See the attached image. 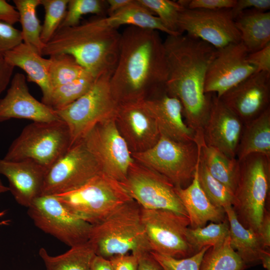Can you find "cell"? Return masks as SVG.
<instances>
[{
    "mask_svg": "<svg viewBox=\"0 0 270 270\" xmlns=\"http://www.w3.org/2000/svg\"><path fill=\"white\" fill-rule=\"evenodd\" d=\"M167 76L166 92L177 98L186 124L194 132L198 146L204 144L203 130L208 118L212 94H206L207 70L216 49L187 34L168 35L164 42Z\"/></svg>",
    "mask_w": 270,
    "mask_h": 270,
    "instance_id": "cell-1",
    "label": "cell"
},
{
    "mask_svg": "<svg viewBox=\"0 0 270 270\" xmlns=\"http://www.w3.org/2000/svg\"><path fill=\"white\" fill-rule=\"evenodd\" d=\"M167 76L165 48L158 31L128 26L120 34L118 62L110 80L118 102L146 98L164 87Z\"/></svg>",
    "mask_w": 270,
    "mask_h": 270,
    "instance_id": "cell-2",
    "label": "cell"
},
{
    "mask_svg": "<svg viewBox=\"0 0 270 270\" xmlns=\"http://www.w3.org/2000/svg\"><path fill=\"white\" fill-rule=\"evenodd\" d=\"M120 34L106 27L100 16L70 27L59 28L44 44L42 56H72L87 72L96 78L113 72L120 50Z\"/></svg>",
    "mask_w": 270,
    "mask_h": 270,
    "instance_id": "cell-3",
    "label": "cell"
},
{
    "mask_svg": "<svg viewBox=\"0 0 270 270\" xmlns=\"http://www.w3.org/2000/svg\"><path fill=\"white\" fill-rule=\"evenodd\" d=\"M88 241L96 255L106 258L129 252L139 256L150 252L142 220L141 207L133 200L92 224Z\"/></svg>",
    "mask_w": 270,
    "mask_h": 270,
    "instance_id": "cell-4",
    "label": "cell"
},
{
    "mask_svg": "<svg viewBox=\"0 0 270 270\" xmlns=\"http://www.w3.org/2000/svg\"><path fill=\"white\" fill-rule=\"evenodd\" d=\"M239 162V174L232 207L240 223L258 233L269 192L270 158L252 154Z\"/></svg>",
    "mask_w": 270,
    "mask_h": 270,
    "instance_id": "cell-5",
    "label": "cell"
},
{
    "mask_svg": "<svg viewBox=\"0 0 270 270\" xmlns=\"http://www.w3.org/2000/svg\"><path fill=\"white\" fill-rule=\"evenodd\" d=\"M70 142L68 128L62 120L32 122L12 142L4 158L31 160L48 170L66 152Z\"/></svg>",
    "mask_w": 270,
    "mask_h": 270,
    "instance_id": "cell-6",
    "label": "cell"
},
{
    "mask_svg": "<svg viewBox=\"0 0 270 270\" xmlns=\"http://www.w3.org/2000/svg\"><path fill=\"white\" fill-rule=\"evenodd\" d=\"M112 72L99 75L84 94L66 108L56 110L68 128L70 146L82 140L98 124L114 118L118 103L110 86Z\"/></svg>",
    "mask_w": 270,
    "mask_h": 270,
    "instance_id": "cell-7",
    "label": "cell"
},
{
    "mask_svg": "<svg viewBox=\"0 0 270 270\" xmlns=\"http://www.w3.org/2000/svg\"><path fill=\"white\" fill-rule=\"evenodd\" d=\"M200 152L194 142H178L160 134L151 148L131 154L134 160L164 176L175 186L186 188L194 178Z\"/></svg>",
    "mask_w": 270,
    "mask_h": 270,
    "instance_id": "cell-8",
    "label": "cell"
},
{
    "mask_svg": "<svg viewBox=\"0 0 270 270\" xmlns=\"http://www.w3.org/2000/svg\"><path fill=\"white\" fill-rule=\"evenodd\" d=\"M54 196L71 212L91 224L132 200L118 181L102 172L76 190Z\"/></svg>",
    "mask_w": 270,
    "mask_h": 270,
    "instance_id": "cell-9",
    "label": "cell"
},
{
    "mask_svg": "<svg viewBox=\"0 0 270 270\" xmlns=\"http://www.w3.org/2000/svg\"><path fill=\"white\" fill-rule=\"evenodd\" d=\"M34 225L70 247L89 240L92 224L71 212L56 196L37 198L28 208Z\"/></svg>",
    "mask_w": 270,
    "mask_h": 270,
    "instance_id": "cell-10",
    "label": "cell"
},
{
    "mask_svg": "<svg viewBox=\"0 0 270 270\" xmlns=\"http://www.w3.org/2000/svg\"><path fill=\"white\" fill-rule=\"evenodd\" d=\"M119 182L142 208L168 210L188 217L174 185L164 176L134 160L125 179Z\"/></svg>",
    "mask_w": 270,
    "mask_h": 270,
    "instance_id": "cell-11",
    "label": "cell"
},
{
    "mask_svg": "<svg viewBox=\"0 0 270 270\" xmlns=\"http://www.w3.org/2000/svg\"><path fill=\"white\" fill-rule=\"evenodd\" d=\"M141 216L150 252L178 259L196 253L186 237L188 217L171 210L142 208Z\"/></svg>",
    "mask_w": 270,
    "mask_h": 270,
    "instance_id": "cell-12",
    "label": "cell"
},
{
    "mask_svg": "<svg viewBox=\"0 0 270 270\" xmlns=\"http://www.w3.org/2000/svg\"><path fill=\"white\" fill-rule=\"evenodd\" d=\"M82 140L70 146L46 172L41 196L57 195L76 190L102 173Z\"/></svg>",
    "mask_w": 270,
    "mask_h": 270,
    "instance_id": "cell-13",
    "label": "cell"
},
{
    "mask_svg": "<svg viewBox=\"0 0 270 270\" xmlns=\"http://www.w3.org/2000/svg\"><path fill=\"white\" fill-rule=\"evenodd\" d=\"M82 140L103 174L118 182L125 179L134 160L114 118L96 124Z\"/></svg>",
    "mask_w": 270,
    "mask_h": 270,
    "instance_id": "cell-14",
    "label": "cell"
},
{
    "mask_svg": "<svg viewBox=\"0 0 270 270\" xmlns=\"http://www.w3.org/2000/svg\"><path fill=\"white\" fill-rule=\"evenodd\" d=\"M179 32L200 39L216 50L241 42L231 9L184 8L178 20Z\"/></svg>",
    "mask_w": 270,
    "mask_h": 270,
    "instance_id": "cell-15",
    "label": "cell"
},
{
    "mask_svg": "<svg viewBox=\"0 0 270 270\" xmlns=\"http://www.w3.org/2000/svg\"><path fill=\"white\" fill-rule=\"evenodd\" d=\"M144 100H130L118 102L114 116L116 128L131 153L148 150L160 137L156 120Z\"/></svg>",
    "mask_w": 270,
    "mask_h": 270,
    "instance_id": "cell-16",
    "label": "cell"
},
{
    "mask_svg": "<svg viewBox=\"0 0 270 270\" xmlns=\"http://www.w3.org/2000/svg\"><path fill=\"white\" fill-rule=\"evenodd\" d=\"M249 52L240 42L216 50L207 70L206 94L220 98L226 91L257 72L248 60Z\"/></svg>",
    "mask_w": 270,
    "mask_h": 270,
    "instance_id": "cell-17",
    "label": "cell"
},
{
    "mask_svg": "<svg viewBox=\"0 0 270 270\" xmlns=\"http://www.w3.org/2000/svg\"><path fill=\"white\" fill-rule=\"evenodd\" d=\"M244 125L270 108V72H256L220 98Z\"/></svg>",
    "mask_w": 270,
    "mask_h": 270,
    "instance_id": "cell-18",
    "label": "cell"
},
{
    "mask_svg": "<svg viewBox=\"0 0 270 270\" xmlns=\"http://www.w3.org/2000/svg\"><path fill=\"white\" fill-rule=\"evenodd\" d=\"M244 124L212 94L210 114L203 130L204 144L236 158Z\"/></svg>",
    "mask_w": 270,
    "mask_h": 270,
    "instance_id": "cell-19",
    "label": "cell"
},
{
    "mask_svg": "<svg viewBox=\"0 0 270 270\" xmlns=\"http://www.w3.org/2000/svg\"><path fill=\"white\" fill-rule=\"evenodd\" d=\"M12 118L32 122H50L61 120L56 110L38 100L30 92L26 78L16 73L5 96L0 99V122Z\"/></svg>",
    "mask_w": 270,
    "mask_h": 270,
    "instance_id": "cell-20",
    "label": "cell"
},
{
    "mask_svg": "<svg viewBox=\"0 0 270 270\" xmlns=\"http://www.w3.org/2000/svg\"><path fill=\"white\" fill-rule=\"evenodd\" d=\"M47 170L31 160L0 158V174L7 178L9 191L17 203L27 208L41 196Z\"/></svg>",
    "mask_w": 270,
    "mask_h": 270,
    "instance_id": "cell-21",
    "label": "cell"
},
{
    "mask_svg": "<svg viewBox=\"0 0 270 270\" xmlns=\"http://www.w3.org/2000/svg\"><path fill=\"white\" fill-rule=\"evenodd\" d=\"M144 102L156 120L160 134L178 142H196L194 134L183 120L180 102L170 95L164 87L145 98Z\"/></svg>",
    "mask_w": 270,
    "mask_h": 270,
    "instance_id": "cell-22",
    "label": "cell"
},
{
    "mask_svg": "<svg viewBox=\"0 0 270 270\" xmlns=\"http://www.w3.org/2000/svg\"><path fill=\"white\" fill-rule=\"evenodd\" d=\"M198 165L188 186L186 188L175 186L187 212L190 228H192L203 227L209 221L218 223L226 218L224 210L214 204L202 189L198 180Z\"/></svg>",
    "mask_w": 270,
    "mask_h": 270,
    "instance_id": "cell-23",
    "label": "cell"
},
{
    "mask_svg": "<svg viewBox=\"0 0 270 270\" xmlns=\"http://www.w3.org/2000/svg\"><path fill=\"white\" fill-rule=\"evenodd\" d=\"M4 56L10 64L26 72L28 82H34L40 88L41 102L45 104L52 90L49 76L50 58H42L24 42L5 52Z\"/></svg>",
    "mask_w": 270,
    "mask_h": 270,
    "instance_id": "cell-24",
    "label": "cell"
},
{
    "mask_svg": "<svg viewBox=\"0 0 270 270\" xmlns=\"http://www.w3.org/2000/svg\"><path fill=\"white\" fill-rule=\"evenodd\" d=\"M224 209L230 225V244L245 264L249 267L260 263L266 248L258 234L244 227L238 221L232 206Z\"/></svg>",
    "mask_w": 270,
    "mask_h": 270,
    "instance_id": "cell-25",
    "label": "cell"
},
{
    "mask_svg": "<svg viewBox=\"0 0 270 270\" xmlns=\"http://www.w3.org/2000/svg\"><path fill=\"white\" fill-rule=\"evenodd\" d=\"M241 42L249 54L270 44V12L256 9L244 10L234 18Z\"/></svg>",
    "mask_w": 270,
    "mask_h": 270,
    "instance_id": "cell-26",
    "label": "cell"
},
{
    "mask_svg": "<svg viewBox=\"0 0 270 270\" xmlns=\"http://www.w3.org/2000/svg\"><path fill=\"white\" fill-rule=\"evenodd\" d=\"M252 154L270 158V108L244 125L236 158L240 161Z\"/></svg>",
    "mask_w": 270,
    "mask_h": 270,
    "instance_id": "cell-27",
    "label": "cell"
},
{
    "mask_svg": "<svg viewBox=\"0 0 270 270\" xmlns=\"http://www.w3.org/2000/svg\"><path fill=\"white\" fill-rule=\"evenodd\" d=\"M100 22L106 27L116 29L120 26H135L161 31L170 36H176L168 30L160 20L151 12L134 0L124 8L107 16H100Z\"/></svg>",
    "mask_w": 270,
    "mask_h": 270,
    "instance_id": "cell-28",
    "label": "cell"
},
{
    "mask_svg": "<svg viewBox=\"0 0 270 270\" xmlns=\"http://www.w3.org/2000/svg\"><path fill=\"white\" fill-rule=\"evenodd\" d=\"M38 254L46 270H92V262L96 256L89 241L70 247L58 256L50 255L44 248L40 249Z\"/></svg>",
    "mask_w": 270,
    "mask_h": 270,
    "instance_id": "cell-29",
    "label": "cell"
},
{
    "mask_svg": "<svg viewBox=\"0 0 270 270\" xmlns=\"http://www.w3.org/2000/svg\"><path fill=\"white\" fill-rule=\"evenodd\" d=\"M200 156L212 176L224 185L234 195L239 174L240 162L219 150L204 144Z\"/></svg>",
    "mask_w": 270,
    "mask_h": 270,
    "instance_id": "cell-30",
    "label": "cell"
},
{
    "mask_svg": "<svg viewBox=\"0 0 270 270\" xmlns=\"http://www.w3.org/2000/svg\"><path fill=\"white\" fill-rule=\"evenodd\" d=\"M13 2L20 15L22 42L42 56L44 44L40 40L42 26L36 13L40 0H14Z\"/></svg>",
    "mask_w": 270,
    "mask_h": 270,
    "instance_id": "cell-31",
    "label": "cell"
},
{
    "mask_svg": "<svg viewBox=\"0 0 270 270\" xmlns=\"http://www.w3.org/2000/svg\"><path fill=\"white\" fill-rule=\"evenodd\" d=\"M248 268L232 248L229 236L222 244L210 246L206 252L200 270H244Z\"/></svg>",
    "mask_w": 270,
    "mask_h": 270,
    "instance_id": "cell-32",
    "label": "cell"
},
{
    "mask_svg": "<svg viewBox=\"0 0 270 270\" xmlns=\"http://www.w3.org/2000/svg\"><path fill=\"white\" fill-rule=\"evenodd\" d=\"M96 78L88 74L54 88L45 104L56 111L66 108L84 94L91 88Z\"/></svg>",
    "mask_w": 270,
    "mask_h": 270,
    "instance_id": "cell-33",
    "label": "cell"
},
{
    "mask_svg": "<svg viewBox=\"0 0 270 270\" xmlns=\"http://www.w3.org/2000/svg\"><path fill=\"white\" fill-rule=\"evenodd\" d=\"M50 56L49 76L52 89L90 74L71 55L61 54Z\"/></svg>",
    "mask_w": 270,
    "mask_h": 270,
    "instance_id": "cell-34",
    "label": "cell"
},
{
    "mask_svg": "<svg viewBox=\"0 0 270 270\" xmlns=\"http://www.w3.org/2000/svg\"><path fill=\"white\" fill-rule=\"evenodd\" d=\"M229 236L227 217L218 223L211 222L206 226L195 228L188 227L186 231L188 240L196 252L204 246H214L222 244Z\"/></svg>",
    "mask_w": 270,
    "mask_h": 270,
    "instance_id": "cell-35",
    "label": "cell"
},
{
    "mask_svg": "<svg viewBox=\"0 0 270 270\" xmlns=\"http://www.w3.org/2000/svg\"><path fill=\"white\" fill-rule=\"evenodd\" d=\"M198 180L200 185L208 198L215 206L224 208L232 206L234 194L222 183L210 173L200 157L198 167Z\"/></svg>",
    "mask_w": 270,
    "mask_h": 270,
    "instance_id": "cell-36",
    "label": "cell"
},
{
    "mask_svg": "<svg viewBox=\"0 0 270 270\" xmlns=\"http://www.w3.org/2000/svg\"><path fill=\"white\" fill-rule=\"evenodd\" d=\"M142 6L156 14L166 27L178 36L179 32L178 20L184 8L178 2L170 0H137Z\"/></svg>",
    "mask_w": 270,
    "mask_h": 270,
    "instance_id": "cell-37",
    "label": "cell"
},
{
    "mask_svg": "<svg viewBox=\"0 0 270 270\" xmlns=\"http://www.w3.org/2000/svg\"><path fill=\"white\" fill-rule=\"evenodd\" d=\"M69 0H40L44 9L45 16L42 26L40 40L46 44L64 20Z\"/></svg>",
    "mask_w": 270,
    "mask_h": 270,
    "instance_id": "cell-38",
    "label": "cell"
},
{
    "mask_svg": "<svg viewBox=\"0 0 270 270\" xmlns=\"http://www.w3.org/2000/svg\"><path fill=\"white\" fill-rule=\"evenodd\" d=\"M107 8L106 1L104 0H69L65 16L59 28L77 26L82 16L88 14L102 16Z\"/></svg>",
    "mask_w": 270,
    "mask_h": 270,
    "instance_id": "cell-39",
    "label": "cell"
},
{
    "mask_svg": "<svg viewBox=\"0 0 270 270\" xmlns=\"http://www.w3.org/2000/svg\"><path fill=\"white\" fill-rule=\"evenodd\" d=\"M210 247H204L194 254L183 258H176L150 252L164 270H200V264L206 252Z\"/></svg>",
    "mask_w": 270,
    "mask_h": 270,
    "instance_id": "cell-40",
    "label": "cell"
},
{
    "mask_svg": "<svg viewBox=\"0 0 270 270\" xmlns=\"http://www.w3.org/2000/svg\"><path fill=\"white\" fill-rule=\"evenodd\" d=\"M22 42L21 30L13 26L0 22V54H4Z\"/></svg>",
    "mask_w": 270,
    "mask_h": 270,
    "instance_id": "cell-41",
    "label": "cell"
},
{
    "mask_svg": "<svg viewBox=\"0 0 270 270\" xmlns=\"http://www.w3.org/2000/svg\"><path fill=\"white\" fill-rule=\"evenodd\" d=\"M178 2L184 8L216 10L232 9L236 0H180Z\"/></svg>",
    "mask_w": 270,
    "mask_h": 270,
    "instance_id": "cell-42",
    "label": "cell"
},
{
    "mask_svg": "<svg viewBox=\"0 0 270 270\" xmlns=\"http://www.w3.org/2000/svg\"><path fill=\"white\" fill-rule=\"evenodd\" d=\"M248 60L256 68L257 72H270V44L260 50L248 54Z\"/></svg>",
    "mask_w": 270,
    "mask_h": 270,
    "instance_id": "cell-43",
    "label": "cell"
},
{
    "mask_svg": "<svg viewBox=\"0 0 270 270\" xmlns=\"http://www.w3.org/2000/svg\"><path fill=\"white\" fill-rule=\"evenodd\" d=\"M139 256L126 254L114 256L108 258L113 270H138Z\"/></svg>",
    "mask_w": 270,
    "mask_h": 270,
    "instance_id": "cell-44",
    "label": "cell"
},
{
    "mask_svg": "<svg viewBox=\"0 0 270 270\" xmlns=\"http://www.w3.org/2000/svg\"><path fill=\"white\" fill-rule=\"evenodd\" d=\"M270 0H236L234 6L231 9L234 18L240 12L250 9L269 11Z\"/></svg>",
    "mask_w": 270,
    "mask_h": 270,
    "instance_id": "cell-45",
    "label": "cell"
},
{
    "mask_svg": "<svg viewBox=\"0 0 270 270\" xmlns=\"http://www.w3.org/2000/svg\"><path fill=\"white\" fill-rule=\"evenodd\" d=\"M20 20L18 12L4 0H0V22L12 26Z\"/></svg>",
    "mask_w": 270,
    "mask_h": 270,
    "instance_id": "cell-46",
    "label": "cell"
},
{
    "mask_svg": "<svg viewBox=\"0 0 270 270\" xmlns=\"http://www.w3.org/2000/svg\"><path fill=\"white\" fill-rule=\"evenodd\" d=\"M14 68L6 61L4 54H0V94L10 82Z\"/></svg>",
    "mask_w": 270,
    "mask_h": 270,
    "instance_id": "cell-47",
    "label": "cell"
},
{
    "mask_svg": "<svg viewBox=\"0 0 270 270\" xmlns=\"http://www.w3.org/2000/svg\"><path fill=\"white\" fill-rule=\"evenodd\" d=\"M257 234L264 246L266 248H269L270 246V215L266 209Z\"/></svg>",
    "mask_w": 270,
    "mask_h": 270,
    "instance_id": "cell-48",
    "label": "cell"
},
{
    "mask_svg": "<svg viewBox=\"0 0 270 270\" xmlns=\"http://www.w3.org/2000/svg\"><path fill=\"white\" fill-rule=\"evenodd\" d=\"M138 270H164L150 252H146L139 256Z\"/></svg>",
    "mask_w": 270,
    "mask_h": 270,
    "instance_id": "cell-49",
    "label": "cell"
},
{
    "mask_svg": "<svg viewBox=\"0 0 270 270\" xmlns=\"http://www.w3.org/2000/svg\"><path fill=\"white\" fill-rule=\"evenodd\" d=\"M134 0H108L106 12L108 16L112 14L126 6Z\"/></svg>",
    "mask_w": 270,
    "mask_h": 270,
    "instance_id": "cell-50",
    "label": "cell"
},
{
    "mask_svg": "<svg viewBox=\"0 0 270 270\" xmlns=\"http://www.w3.org/2000/svg\"><path fill=\"white\" fill-rule=\"evenodd\" d=\"M92 270H113L108 258L96 255L92 264Z\"/></svg>",
    "mask_w": 270,
    "mask_h": 270,
    "instance_id": "cell-51",
    "label": "cell"
},
{
    "mask_svg": "<svg viewBox=\"0 0 270 270\" xmlns=\"http://www.w3.org/2000/svg\"><path fill=\"white\" fill-rule=\"evenodd\" d=\"M262 264L266 270H270V252L269 249L266 250L263 254L261 260Z\"/></svg>",
    "mask_w": 270,
    "mask_h": 270,
    "instance_id": "cell-52",
    "label": "cell"
},
{
    "mask_svg": "<svg viewBox=\"0 0 270 270\" xmlns=\"http://www.w3.org/2000/svg\"><path fill=\"white\" fill-rule=\"evenodd\" d=\"M9 191V188L8 186H5L2 182L0 178V195L6 192H7Z\"/></svg>",
    "mask_w": 270,
    "mask_h": 270,
    "instance_id": "cell-53",
    "label": "cell"
}]
</instances>
